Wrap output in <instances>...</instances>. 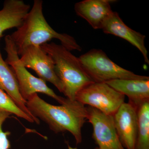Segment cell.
<instances>
[{
    "label": "cell",
    "mask_w": 149,
    "mask_h": 149,
    "mask_svg": "<svg viewBox=\"0 0 149 149\" xmlns=\"http://www.w3.org/2000/svg\"><path fill=\"white\" fill-rule=\"evenodd\" d=\"M26 106L33 116L45 122L54 133L68 131L77 144L82 142V128L87 120L86 108L83 104L66 98L61 105H54L35 94L27 100Z\"/></svg>",
    "instance_id": "1"
},
{
    "label": "cell",
    "mask_w": 149,
    "mask_h": 149,
    "mask_svg": "<svg viewBox=\"0 0 149 149\" xmlns=\"http://www.w3.org/2000/svg\"><path fill=\"white\" fill-rule=\"evenodd\" d=\"M43 3L42 0H35L22 24L10 35L19 56L29 46H41L53 39L59 40L70 51L82 50L74 37L57 32L48 24L43 14Z\"/></svg>",
    "instance_id": "2"
},
{
    "label": "cell",
    "mask_w": 149,
    "mask_h": 149,
    "mask_svg": "<svg viewBox=\"0 0 149 149\" xmlns=\"http://www.w3.org/2000/svg\"><path fill=\"white\" fill-rule=\"evenodd\" d=\"M41 47L53 60L56 74L63 86V93L67 98L76 100L80 90L95 82L85 72L79 58L61 45L47 43Z\"/></svg>",
    "instance_id": "3"
},
{
    "label": "cell",
    "mask_w": 149,
    "mask_h": 149,
    "mask_svg": "<svg viewBox=\"0 0 149 149\" xmlns=\"http://www.w3.org/2000/svg\"><path fill=\"white\" fill-rule=\"evenodd\" d=\"M4 49L7 54L6 62L12 70L18 83L20 94L27 101L29 97L37 93H41L49 96L61 104L66 98L57 95L46 84L45 81L32 75L22 63L16 46L10 35L5 37Z\"/></svg>",
    "instance_id": "4"
},
{
    "label": "cell",
    "mask_w": 149,
    "mask_h": 149,
    "mask_svg": "<svg viewBox=\"0 0 149 149\" xmlns=\"http://www.w3.org/2000/svg\"><path fill=\"white\" fill-rule=\"evenodd\" d=\"M79 58L85 72L95 83L116 79L149 80L148 76L135 74L118 65L102 50L93 49Z\"/></svg>",
    "instance_id": "5"
},
{
    "label": "cell",
    "mask_w": 149,
    "mask_h": 149,
    "mask_svg": "<svg viewBox=\"0 0 149 149\" xmlns=\"http://www.w3.org/2000/svg\"><path fill=\"white\" fill-rule=\"evenodd\" d=\"M125 96L105 83H94L80 90L75 100L84 105L99 110L113 116L125 102Z\"/></svg>",
    "instance_id": "6"
},
{
    "label": "cell",
    "mask_w": 149,
    "mask_h": 149,
    "mask_svg": "<svg viewBox=\"0 0 149 149\" xmlns=\"http://www.w3.org/2000/svg\"><path fill=\"white\" fill-rule=\"evenodd\" d=\"M87 120L93 127V138L99 149H125L115 127L112 116L93 107H86Z\"/></svg>",
    "instance_id": "7"
},
{
    "label": "cell",
    "mask_w": 149,
    "mask_h": 149,
    "mask_svg": "<svg viewBox=\"0 0 149 149\" xmlns=\"http://www.w3.org/2000/svg\"><path fill=\"white\" fill-rule=\"evenodd\" d=\"M19 56L25 67L33 70L40 78L52 83L60 93H63V86L56 74L53 60L41 46H29Z\"/></svg>",
    "instance_id": "8"
},
{
    "label": "cell",
    "mask_w": 149,
    "mask_h": 149,
    "mask_svg": "<svg viewBox=\"0 0 149 149\" xmlns=\"http://www.w3.org/2000/svg\"><path fill=\"white\" fill-rule=\"evenodd\" d=\"M112 116L123 146L125 149H135L138 129L137 109L124 102Z\"/></svg>",
    "instance_id": "9"
},
{
    "label": "cell",
    "mask_w": 149,
    "mask_h": 149,
    "mask_svg": "<svg viewBox=\"0 0 149 149\" xmlns=\"http://www.w3.org/2000/svg\"><path fill=\"white\" fill-rule=\"evenodd\" d=\"M102 29L105 33L120 37L135 46L143 55L145 61L149 64L148 51L145 46L146 36L128 27L118 13L113 12L104 22Z\"/></svg>",
    "instance_id": "10"
},
{
    "label": "cell",
    "mask_w": 149,
    "mask_h": 149,
    "mask_svg": "<svg viewBox=\"0 0 149 149\" xmlns=\"http://www.w3.org/2000/svg\"><path fill=\"white\" fill-rule=\"evenodd\" d=\"M114 0H84L75 3L77 15L85 19L94 29H102L104 22L113 13L111 3Z\"/></svg>",
    "instance_id": "11"
},
{
    "label": "cell",
    "mask_w": 149,
    "mask_h": 149,
    "mask_svg": "<svg viewBox=\"0 0 149 149\" xmlns=\"http://www.w3.org/2000/svg\"><path fill=\"white\" fill-rule=\"evenodd\" d=\"M105 83L127 96L128 103L137 109L144 103L149 101V80L116 79Z\"/></svg>",
    "instance_id": "12"
},
{
    "label": "cell",
    "mask_w": 149,
    "mask_h": 149,
    "mask_svg": "<svg viewBox=\"0 0 149 149\" xmlns=\"http://www.w3.org/2000/svg\"><path fill=\"white\" fill-rule=\"evenodd\" d=\"M30 10L29 5L22 0H6L0 10V39L8 29L18 28Z\"/></svg>",
    "instance_id": "13"
},
{
    "label": "cell",
    "mask_w": 149,
    "mask_h": 149,
    "mask_svg": "<svg viewBox=\"0 0 149 149\" xmlns=\"http://www.w3.org/2000/svg\"><path fill=\"white\" fill-rule=\"evenodd\" d=\"M0 89L6 93L20 109L31 116L35 117L31 114L27 109L26 106L27 101L24 100L21 96L15 75L10 67L3 59L1 49Z\"/></svg>",
    "instance_id": "14"
},
{
    "label": "cell",
    "mask_w": 149,
    "mask_h": 149,
    "mask_svg": "<svg viewBox=\"0 0 149 149\" xmlns=\"http://www.w3.org/2000/svg\"><path fill=\"white\" fill-rule=\"evenodd\" d=\"M138 129L135 149H149V101L137 109Z\"/></svg>",
    "instance_id": "15"
},
{
    "label": "cell",
    "mask_w": 149,
    "mask_h": 149,
    "mask_svg": "<svg viewBox=\"0 0 149 149\" xmlns=\"http://www.w3.org/2000/svg\"><path fill=\"white\" fill-rule=\"evenodd\" d=\"M0 110L8 112L11 114L15 115L30 123L40 124V120L24 112L20 109L10 97L3 91L0 89Z\"/></svg>",
    "instance_id": "16"
},
{
    "label": "cell",
    "mask_w": 149,
    "mask_h": 149,
    "mask_svg": "<svg viewBox=\"0 0 149 149\" xmlns=\"http://www.w3.org/2000/svg\"><path fill=\"white\" fill-rule=\"evenodd\" d=\"M11 114L8 112L0 110V149H9L10 148V143L8 139V136L10 133L8 131L3 132L2 125Z\"/></svg>",
    "instance_id": "17"
},
{
    "label": "cell",
    "mask_w": 149,
    "mask_h": 149,
    "mask_svg": "<svg viewBox=\"0 0 149 149\" xmlns=\"http://www.w3.org/2000/svg\"><path fill=\"white\" fill-rule=\"evenodd\" d=\"M68 149H77V148H72V147H71V146H69L68 144ZM95 149H99V148H98V147H97V148H96Z\"/></svg>",
    "instance_id": "18"
}]
</instances>
